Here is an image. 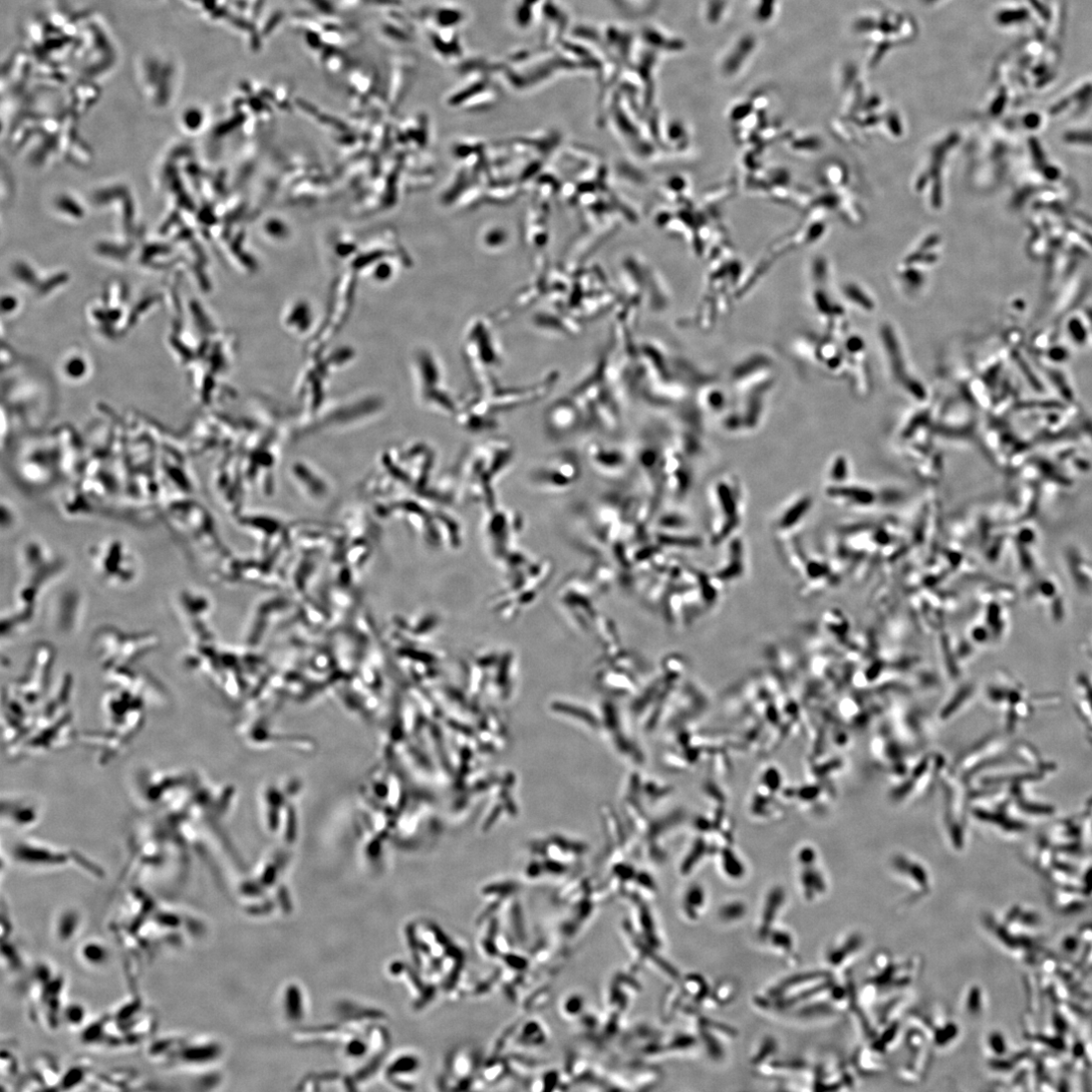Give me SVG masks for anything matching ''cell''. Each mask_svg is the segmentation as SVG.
<instances>
[{
    "mask_svg": "<svg viewBox=\"0 0 1092 1092\" xmlns=\"http://www.w3.org/2000/svg\"><path fill=\"white\" fill-rule=\"evenodd\" d=\"M559 374L551 372L535 383L521 387H502L497 381L479 388H473L471 398L461 401L459 413L454 419L458 426L474 434L495 431L500 426V418L541 400L556 385Z\"/></svg>",
    "mask_w": 1092,
    "mask_h": 1092,
    "instance_id": "obj_1",
    "label": "cell"
},
{
    "mask_svg": "<svg viewBox=\"0 0 1092 1092\" xmlns=\"http://www.w3.org/2000/svg\"><path fill=\"white\" fill-rule=\"evenodd\" d=\"M461 357L473 388L497 381L505 355L494 324L483 317L470 321L462 337Z\"/></svg>",
    "mask_w": 1092,
    "mask_h": 1092,
    "instance_id": "obj_3",
    "label": "cell"
},
{
    "mask_svg": "<svg viewBox=\"0 0 1092 1092\" xmlns=\"http://www.w3.org/2000/svg\"><path fill=\"white\" fill-rule=\"evenodd\" d=\"M420 373L423 375V399L432 412L448 418L455 419L461 401L451 390L447 371L442 361L431 352L420 356Z\"/></svg>",
    "mask_w": 1092,
    "mask_h": 1092,
    "instance_id": "obj_4",
    "label": "cell"
},
{
    "mask_svg": "<svg viewBox=\"0 0 1092 1092\" xmlns=\"http://www.w3.org/2000/svg\"><path fill=\"white\" fill-rule=\"evenodd\" d=\"M581 414L586 434H614L622 426V393L614 379L610 350L567 393Z\"/></svg>",
    "mask_w": 1092,
    "mask_h": 1092,
    "instance_id": "obj_2",
    "label": "cell"
},
{
    "mask_svg": "<svg viewBox=\"0 0 1092 1092\" xmlns=\"http://www.w3.org/2000/svg\"><path fill=\"white\" fill-rule=\"evenodd\" d=\"M581 458L573 448H563L546 457L533 470V479L539 482L569 484L577 479Z\"/></svg>",
    "mask_w": 1092,
    "mask_h": 1092,
    "instance_id": "obj_6",
    "label": "cell"
},
{
    "mask_svg": "<svg viewBox=\"0 0 1092 1092\" xmlns=\"http://www.w3.org/2000/svg\"><path fill=\"white\" fill-rule=\"evenodd\" d=\"M586 455L598 470L603 471L623 469L630 459L627 449L603 440H592L586 447Z\"/></svg>",
    "mask_w": 1092,
    "mask_h": 1092,
    "instance_id": "obj_7",
    "label": "cell"
},
{
    "mask_svg": "<svg viewBox=\"0 0 1092 1092\" xmlns=\"http://www.w3.org/2000/svg\"><path fill=\"white\" fill-rule=\"evenodd\" d=\"M542 420L546 437L554 442L586 434L583 418L567 394L546 407Z\"/></svg>",
    "mask_w": 1092,
    "mask_h": 1092,
    "instance_id": "obj_5",
    "label": "cell"
}]
</instances>
